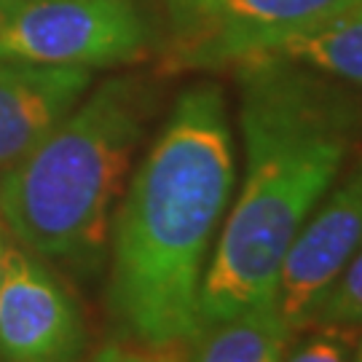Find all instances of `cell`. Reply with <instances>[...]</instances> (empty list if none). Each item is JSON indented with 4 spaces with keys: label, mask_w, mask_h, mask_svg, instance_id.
I'll return each instance as SVG.
<instances>
[{
    "label": "cell",
    "mask_w": 362,
    "mask_h": 362,
    "mask_svg": "<svg viewBox=\"0 0 362 362\" xmlns=\"http://www.w3.org/2000/svg\"><path fill=\"white\" fill-rule=\"evenodd\" d=\"M156 35L140 0H0V59L103 70L143 59Z\"/></svg>",
    "instance_id": "cell-4"
},
{
    "label": "cell",
    "mask_w": 362,
    "mask_h": 362,
    "mask_svg": "<svg viewBox=\"0 0 362 362\" xmlns=\"http://www.w3.org/2000/svg\"><path fill=\"white\" fill-rule=\"evenodd\" d=\"M362 325V247L330 287L311 317L309 327H357Z\"/></svg>",
    "instance_id": "cell-11"
},
{
    "label": "cell",
    "mask_w": 362,
    "mask_h": 362,
    "mask_svg": "<svg viewBox=\"0 0 362 362\" xmlns=\"http://www.w3.org/2000/svg\"><path fill=\"white\" fill-rule=\"evenodd\" d=\"M94 70L0 59V175L25 158L91 89Z\"/></svg>",
    "instance_id": "cell-8"
},
{
    "label": "cell",
    "mask_w": 362,
    "mask_h": 362,
    "mask_svg": "<svg viewBox=\"0 0 362 362\" xmlns=\"http://www.w3.org/2000/svg\"><path fill=\"white\" fill-rule=\"evenodd\" d=\"M354 362H362V344H360V349H357V354H354Z\"/></svg>",
    "instance_id": "cell-15"
},
{
    "label": "cell",
    "mask_w": 362,
    "mask_h": 362,
    "mask_svg": "<svg viewBox=\"0 0 362 362\" xmlns=\"http://www.w3.org/2000/svg\"><path fill=\"white\" fill-rule=\"evenodd\" d=\"M8 231H6V226H3V220H0V279H3V272H6V258H8Z\"/></svg>",
    "instance_id": "cell-14"
},
{
    "label": "cell",
    "mask_w": 362,
    "mask_h": 362,
    "mask_svg": "<svg viewBox=\"0 0 362 362\" xmlns=\"http://www.w3.org/2000/svg\"><path fill=\"white\" fill-rule=\"evenodd\" d=\"M362 247V161L327 196L317 215L306 218L287 247L274 306L285 325L298 333L311 317L349 260Z\"/></svg>",
    "instance_id": "cell-7"
},
{
    "label": "cell",
    "mask_w": 362,
    "mask_h": 362,
    "mask_svg": "<svg viewBox=\"0 0 362 362\" xmlns=\"http://www.w3.org/2000/svg\"><path fill=\"white\" fill-rule=\"evenodd\" d=\"M177 346H124V344H105L103 349L86 362H177Z\"/></svg>",
    "instance_id": "cell-13"
},
{
    "label": "cell",
    "mask_w": 362,
    "mask_h": 362,
    "mask_svg": "<svg viewBox=\"0 0 362 362\" xmlns=\"http://www.w3.org/2000/svg\"><path fill=\"white\" fill-rule=\"evenodd\" d=\"M151 110V89L134 76H113L86 91L0 175V220L13 242L40 260L97 272Z\"/></svg>",
    "instance_id": "cell-3"
},
{
    "label": "cell",
    "mask_w": 362,
    "mask_h": 362,
    "mask_svg": "<svg viewBox=\"0 0 362 362\" xmlns=\"http://www.w3.org/2000/svg\"><path fill=\"white\" fill-rule=\"evenodd\" d=\"M354 327H320L282 362H349Z\"/></svg>",
    "instance_id": "cell-12"
},
{
    "label": "cell",
    "mask_w": 362,
    "mask_h": 362,
    "mask_svg": "<svg viewBox=\"0 0 362 362\" xmlns=\"http://www.w3.org/2000/svg\"><path fill=\"white\" fill-rule=\"evenodd\" d=\"M357 6L362 0H164V67H236Z\"/></svg>",
    "instance_id": "cell-5"
},
{
    "label": "cell",
    "mask_w": 362,
    "mask_h": 362,
    "mask_svg": "<svg viewBox=\"0 0 362 362\" xmlns=\"http://www.w3.org/2000/svg\"><path fill=\"white\" fill-rule=\"evenodd\" d=\"M296 336L276 306H258L207 322L188 341V362H282Z\"/></svg>",
    "instance_id": "cell-9"
},
{
    "label": "cell",
    "mask_w": 362,
    "mask_h": 362,
    "mask_svg": "<svg viewBox=\"0 0 362 362\" xmlns=\"http://www.w3.org/2000/svg\"><path fill=\"white\" fill-rule=\"evenodd\" d=\"M236 182L218 83H194L121 194L110 228L107 309L145 346H182L202 327L199 296Z\"/></svg>",
    "instance_id": "cell-2"
},
{
    "label": "cell",
    "mask_w": 362,
    "mask_h": 362,
    "mask_svg": "<svg viewBox=\"0 0 362 362\" xmlns=\"http://www.w3.org/2000/svg\"><path fill=\"white\" fill-rule=\"evenodd\" d=\"M269 54L293 59L322 76L362 86V6L341 13L317 30L300 33Z\"/></svg>",
    "instance_id": "cell-10"
},
{
    "label": "cell",
    "mask_w": 362,
    "mask_h": 362,
    "mask_svg": "<svg viewBox=\"0 0 362 362\" xmlns=\"http://www.w3.org/2000/svg\"><path fill=\"white\" fill-rule=\"evenodd\" d=\"M236 81L245 177L202 279V325L272 306L287 247L360 134L349 91L293 59L252 57Z\"/></svg>",
    "instance_id": "cell-1"
},
{
    "label": "cell",
    "mask_w": 362,
    "mask_h": 362,
    "mask_svg": "<svg viewBox=\"0 0 362 362\" xmlns=\"http://www.w3.org/2000/svg\"><path fill=\"white\" fill-rule=\"evenodd\" d=\"M86 327L57 274L16 242L0 279V362H78Z\"/></svg>",
    "instance_id": "cell-6"
}]
</instances>
